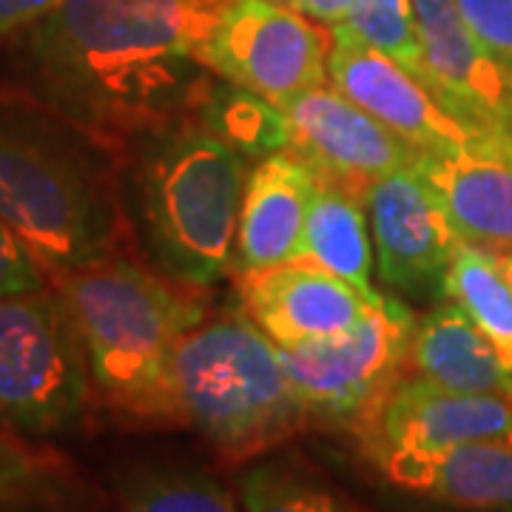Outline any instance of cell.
<instances>
[{
  "mask_svg": "<svg viewBox=\"0 0 512 512\" xmlns=\"http://www.w3.org/2000/svg\"><path fill=\"white\" fill-rule=\"evenodd\" d=\"M410 3L433 97L464 126H512V77L470 32L456 0Z\"/></svg>",
  "mask_w": 512,
  "mask_h": 512,
  "instance_id": "15",
  "label": "cell"
},
{
  "mask_svg": "<svg viewBox=\"0 0 512 512\" xmlns=\"http://www.w3.org/2000/svg\"><path fill=\"white\" fill-rule=\"evenodd\" d=\"M365 205L384 288L427 308L447 299L444 282L458 237L419 168L404 165L373 180L365 188Z\"/></svg>",
  "mask_w": 512,
  "mask_h": 512,
  "instance_id": "9",
  "label": "cell"
},
{
  "mask_svg": "<svg viewBox=\"0 0 512 512\" xmlns=\"http://www.w3.org/2000/svg\"><path fill=\"white\" fill-rule=\"evenodd\" d=\"M444 296L467 311L512 370V282L498 248L458 239Z\"/></svg>",
  "mask_w": 512,
  "mask_h": 512,
  "instance_id": "22",
  "label": "cell"
},
{
  "mask_svg": "<svg viewBox=\"0 0 512 512\" xmlns=\"http://www.w3.org/2000/svg\"><path fill=\"white\" fill-rule=\"evenodd\" d=\"M293 146L308 163L339 183L365 191L373 180L416 163V151L356 106L336 86H319L282 106Z\"/></svg>",
  "mask_w": 512,
  "mask_h": 512,
  "instance_id": "13",
  "label": "cell"
},
{
  "mask_svg": "<svg viewBox=\"0 0 512 512\" xmlns=\"http://www.w3.org/2000/svg\"><path fill=\"white\" fill-rule=\"evenodd\" d=\"M52 288L72 316L94 393L123 419L174 424L171 356L208 316L197 288L126 254L52 276Z\"/></svg>",
  "mask_w": 512,
  "mask_h": 512,
  "instance_id": "4",
  "label": "cell"
},
{
  "mask_svg": "<svg viewBox=\"0 0 512 512\" xmlns=\"http://www.w3.org/2000/svg\"><path fill=\"white\" fill-rule=\"evenodd\" d=\"M83 484L60 450L0 427V512H72Z\"/></svg>",
  "mask_w": 512,
  "mask_h": 512,
  "instance_id": "20",
  "label": "cell"
},
{
  "mask_svg": "<svg viewBox=\"0 0 512 512\" xmlns=\"http://www.w3.org/2000/svg\"><path fill=\"white\" fill-rule=\"evenodd\" d=\"M356 439L404 450H441L473 441L512 444V399L461 393L404 373L359 424Z\"/></svg>",
  "mask_w": 512,
  "mask_h": 512,
  "instance_id": "11",
  "label": "cell"
},
{
  "mask_svg": "<svg viewBox=\"0 0 512 512\" xmlns=\"http://www.w3.org/2000/svg\"><path fill=\"white\" fill-rule=\"evenodd\" d=\"M478 43L512 77V0H456Z\"/></svg>",
  "mask_w": 512,
  "mask_h": 512,
  "instance_id": "26",
  "label": "cell"
},
{
  "mask_svg": "<svg viewBox=\"0 0 512 512\" xmlns=\"http://www.w3.org/2000/svg\"><path fill=\"white\" fill-rule=\"evenodd\" d=\"M336 26L345 29L356 40H362L370 49L396 60L430 89L427 63H424V52H421L410 0H356L348 18Z\"/></svg>",
  "mask_w": 512,
  "mask_h": 512,
  "instance_id": "25",
  "label": "cell"
},
{
  "mask_svg": "<svg viewBox=\"0 0 512 512\" xmlns=\"http://www.w3.org/2000/svg\"><path fill=\"white\" fill-rule=\"evenodd\" d=\"M330 32L285 0H225L202 46V66L276 103L328 83Z\"/></svg>",
  "mask_w": 512,
  "mask_h": 512,
  "instance_id": "8",
  "label": "cell"
},
{
  "mask_svg": "<svg viewBox=\"0 0 512 512\" xmlns=\"http://www.w3.org/2000/svg\"><path fill=\"white\" fill-rule=\"evenodd\" d=\"M49 282L52 279L29 251V245L0 217V296L40 291Z\"/></svg>",
  "mask_w": 512,
  "mask_h": 512,
  "instance_id": "27",
  "label": "cell"
},
{
  "mask_svg": "<svg viewBox=\"0 0 512 512\" xmlns=\"http://www.w3.org/2000/svg\"><path fill=\"white\" fill-rule=\"evenodd\" d=\"M359 444L370 467L402 493L456 510L512 512V444L473 441L441 450Z\"/></svg>",
  "mask_w": 512,
  "mask_h": 512,
  "instance_id": "16",
  "label": "cell"
},
{
  "mask_svg": "<svg viewBox=\"0 0 512 512\" xmlns=\"http://www.w3.org/2000/svg\"><path fill=\"white\" fill-rule=\"evenodd\" d=\"M510 399H512V393H510Z\"/></svg>",
  "mask_w": 512,
  "mask_h": 512,
  "instance_id": "31",
  "label": "cell"
},
{
  "mask_svg": "<svg viewBox=\"0 0 512 512\" xmlns=\"http://www.w3.org/2000/svg\"><path fill=\"white\" fill-rule=\"evenodd\" d=\"M319 171L296 148L256 160L239 208L234 274L305 259V228Z\"/></svg>",
  "mask_w": 512,
  "mask_h": 512,
  "instance_id": "17",
  "label": "cell"
},
{
  "mask_svg": "<svg viewBox=\"0 0 512 512\" xmlns=\"http://www.w3.org/2000/svg\"><path fill=\"white\" fill-rule=\"evenodd\" d=\"M245 512H365L302 458H256L237 478Z\"/></svg>",
  "mask_w": 512,
  "mask_h": 512,
  "instance_id": "23",
  "label": "cell"
},
{
  "mask_svg": "<svg viewBox=\"0 0 512 512\" xmlns=\"http://www.w3.org/2000/svg\"><path fill=\"white\" fill-rule=\"evenodd\" d=\"M291 9L302 12L305 18L316 20V23H325V26H336L348 18V12L353 9L356 0H285Z\"/></svg>",
  "mask_w": 512,
  "mask_h": 512,
  "instance_id": "29",
  "label": "cell"
},
{
  "mask_svg": "<svg viewBox=\"0 0 512 512\" xmlns=\"http://www.w3.org/2000/svg\"><path fill=\"white\" fill-rule=\"evenodd\" d=\"M305 259L350 282L379 305L384 293L373 285V237L367 220L365 191L319 174L305 228Z\"/></svg>",
  "mask_w": 512,
  "mask_h": 512,
  "instance_id": "19",
  "label": "cell"
},
{
  "mask_svg": "<svg viewBox=\"0 0 512 512\" xmlns=\"http://www.w3.org/2000/svg\"><path fill=\"white\" fill-rule=\"evenodd\" d=\"M92 393L72 316L52 282L0 296V427L40 441L72 433Z\"/></svg>",
  "mask_w": 512,
  "mask_h": 512,
  "instance_id": "6",
  "label": "cell"
},
{
  "mask_svg": "<svg viewBox=\"0 0 512 512\" xmlns=\"http://www.w3.org/2000/svg\"><path fill=\"white\" fill-rule=\"evenodd\" d=\"M237 296L239 308L279 348L350 330L384 302L373 305L365 293L311 259L237 274Z\"/></svg>",
  "mask_w": 512,
  "mask_h": 512,
  "instance_id": "14",
  "label": "cell"
},
{
  "mask_svg": "<svg viewBox=\"0 0 512 512\" xmlns=\"http://www.w3.org/2000/svg\"><path fill=\"white\" fill-rule=\"evenodd\" d=\"M410 370L461 393H512V370L487 333L453 299H441L416 316Z\"/></svg>",
  "mask_w": 512,
  "mask_h": 512,
  "instance_id": "18",
  "label": "cell"
},
{
  "mask_svg": "<svg viewBox=\"0 0 512 512\" xmlns=\"http://www.w3.org/2000/svg\"><path fill=\"white\" fill-rule=\"evenodd\" d=\"M126 512H245L214 476L180 464H140L114 481Z\"/></svg>",
  "mask_w": 512,
  "mask_h": 512,
  "instance_id": "24",
  "label": "cell"
},
{
  "mask_svg": "<svg viewBox=\"0 0 512 512\" xmlns=\"http://www.w3.org/2000/svg\"><path fill=\"white\" fill-rule=\"evenodd\" d=\"M123 157L131 217L151 265L197 291L234 271L248 160L191 114L137 137Z\"/></svg>",
  "mask_w": 512,
  "mask_h": 512,
  "instance_id": "3",
  "label": "cell"
},
{
  "mask_svg": "<svg viewBox=\"0 0 512 512\" xmlns=\"http://www.w3.org/2000/svg\"><path fill=\"white\" fill-rule=\"evenodd\" d=\"M328 83L413 151H444L473 131L444 109L416 74L339 26H330Z\"/></svg>",
  "mask_w": 512,
  "mask_h": 512,
  "instance_id": "12",
  "label": "cell"
},
{
  "mask_svg": "<svg viewBox=\"0 0 512 512\" xmlns=\"http://www.w3.org/2000/svg\"><path fill=\"white\" fill-rule=\"evenodd\" d=\"M191 117L214 137H220L225 146L239 151L248 163L293 146V131L285 111L271 100L214 74L205 80Z\"/></svg>",
  "mask_w": 512,
  "mask_h": 512,
  "instance_id": "21",
  "label": "cell"
},
{
  "mask_svg": "<svg viewBox=\"0 0 512 512\" xmlns=\"http://www.w3.org/2000/svg\"><path fill=\"white\" fill-rule=\"evenodd\" d=\"M60 0H0V43L29 32L55 9Z\"/></svg>",
  "mask_w": 512,
  "mask_h": 512,
  "instance_id": "28",
  "label": "cell"
},
{
  "mask_svg": "<svg viewBox=\"0 0 512 512\" xmlns=\"http://www.w3.org/2000/svg\"><path fill=\"white\" fill-rule=\"evenodd\" d=\"M225 0H60L29 29L35 103L109 154L191 114Z\"/></svg>",
  "mask_w": 512,
  "mask_h": 512,
  "instance_id": "1",
  "label": "cell"
},
{
  "mask_svg": "<svg viewBox=\"0 0 512 512\" xmlns=\"http://www.w3.org/2000/svg\"><path fill=\"white\" fill-rule=\"evenodd\" d=\"M168 387L174 424L191 427L234 467L265 458L313 424L276 342L242 308L205 316L185 333L171 356Z\"/></svg>",
  "mask_w": 512,
  "mask_h": 512,
  "instance_id": "5",
  "label": "cell"
},
{
  "mask_svg": "<svg viewBox=\"0 0 512 512\" xmlns=\"http://www.w3.org/2000/svg\"><path fill=\"white\" fill-rule=\"evenodd\" d=\"M413 165L458 239L512 248V126L473 128L444 151H416Z\"/></svg>",
  "mask_w": 512,
  "mask_h": 512,
  "instance_id": "10",
  "label": "cell"
},
{
  "mask_svg": "<svg viewBox=\"0 0 512 512\" xmlns=\"http://www.w3.org/2000/svg\"><path fill=\"white\" fill-rule=\"evenodd\" d=\"M103 154L40 103L0 100V217L49 279L123 254L126 214Z\"/></svg>",
  "mask_w": 512,
  "mask_h": 512,
  "instance_id": "2",
  "label": "cell"
},
{
  "mask_svg": "<svg viewBox=\"0 0 512 512\" xmlns=\"http://www.w3.org/2000/svg\"><path fill=\"white\" fill-rule=\"evenodd\" d=\"M498 256H501V265H504V271L512 282V248H498Z\"/></svg>",
  "mask_w": 512,
  "mask_h": 512,
  "instance_id": "30",
  "label": "cell"
},
{
  "mask_svg": "<svg viewBox=\"0 0 512 512\" xmlns=\"http://www.w3.org/2000/svg\"><path fill=\"white\" fill-rule=\"evenodd\" d=\"M416 313L387 296L350 330L279 348L288 379L308 404L313 421L359 430L384 393L410 370Z\"/></svg>",
  "mask_w": 512,
  "mask_h": 512,
  "instance_id": "7",
  "label": "cell"
}]
</instances>
